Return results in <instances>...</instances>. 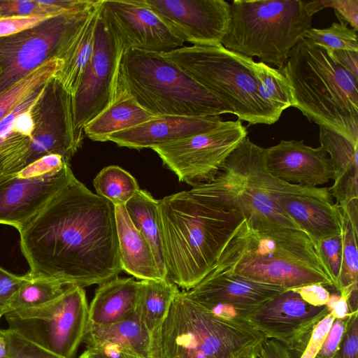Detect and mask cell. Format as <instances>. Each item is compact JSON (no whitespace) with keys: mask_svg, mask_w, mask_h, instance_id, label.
Wrapping results in <instances>:
<instances>
[{"mask_svg":"<svg viewBox=\"0 0 358 358\" xmlns=\"http://www.w3.org/2000/svg\"><path fill=\"white\" fill-rule=\"evenodd\" d=\"M267 338L252 320L216 316L179 290L152 334L153 352L155 358H238Z\"/></svg>","mask_w":358,"mask_h":358,"instance_id":"obj_6","label":"cell"},{"mask_svg":"<svg viewBox=\"0 0 358 358\" xmlns=\"http://www.w3.org/2000/svg\"><path fill=\"white\" fill-rule=\"evenodd\" d=\"M179 291L176 285L167 280H141L134 313L150 334L162 324L172 301Z\"/></svg>","mask_w":358,"mask_h":358,"instance_id":"obj_29","label":"cell"},{"mask_svg":"<svg viewBox=\"0 0 358 358\" xmlns=\"http://www.w3.org/2000/svg\"><path fill=\"white\" fill-rule=\"evenodd\" d=\"M250 124H272L279 120L264 100L258 62L222 44L182 46L162 53Z\"/></svg>","mask_w":358,"mask_h":358,"instance_id":"obj_9","label":"cell"},{"mask_svg":"<svg viewBox=\"0 0 358 358\" xmlns=\"http://www.w3.org/2000/svg\"><path fill=\"white\" fill-rule=\"evenodd\" d=\"M123 52L118 37L101 9L93 53L72 96L74 127L80 136L83 137L84 127L113 101Z\"/></svg>","mask_w":358,"mask_h":358,"instance_id":"obj_14","label":"cell"},{"mask_svg":"<svg viewBox=\"0 0 358 358\" xmlns=\"http://www.w3.org/2000/svg\"><path fill=\"white\" fill-rule=\"evenodd\" d=\"M189 192L202 200L240 212L250 227L259 230H301L280 208L281 196L306 195L332 201L329 188L290 184L271 175L266 167L265 148L248 136L227 157L213 180Z\"/></svg>","mask_w":358,"mask_h":358,"instance_id":"obj_4","label":"cell"},{"mask_svg":"<svg viewBox=\"0 0 358 358\" xmlns=\"http://www.w3.org/2000/svg\"><path fill=\"white\" fill-rule=\"evenodd\" d=\"M286 290L234 274L210 272L186 292L204 307L226 305L234 310L238 318L251 320L266 303Z\"/></svg>","mask_w":358,"mask_h":358,"instance_id":"obj_19","label":"cell"},{"mask_svg":"<svg viewBox=\"0 0 358 358\" xmlns=\"http://www.w3.org/2000/svg\"><path fill=\"white\" fill-rule=\"evenodd\" d=\"M296 292L308 303L315 306H324L330 293L325 287L319 283H313L291 289Z\"/></svg>","mask_w":358,"mask_h":358,"instance_id":"obj_46","label":"cell"},{"mask_svg":"<svg viewBox=\"0 0 358 358\" xmlns=\"http://www.w3.org/2000/svg\"><path fill=\"white\" fill-rule=\"evenodd\" d=\"M351 315L345 319L334 320L320 350L315 358L334 357L346 330Z\"/></svg>","mask_w":358,"mask_h":358,"instance_id":"obj_43","label":"cell"},{"mask_svg":"<svg viewBox=\"0 0 358 358\" xmlns=\"http://www.w3.org/2000/svg\"><path fill=\"white\" fill-rule=\"evenodd\" d=\"M261 348L258 350L245 354L238 358H262L261 355Z\"/></svg>","mask_w":358,"mask_h":358,"instance_id":"obj_53","label":"cell"},{"mask_svg":"<svg viewBox=\"0 0 358 358\" xmlns=\"http://www.w3.org/2000/svg\"><path fill=\"white\" fill-rule=\"evenodd\" d=\"M340 208L343 217L351 224L352 229L358 232V199L350 201Z\"/></svg>","mask_w":358,"mask_h":358,"instance_id":"obj_51","label":"cell"},{"mask_svg":"<svg viewBox=\"0 0 358 358\" xmlns=\"http://www.w3.org/2000/svg\"><path fill=\"white\" fill-rule=\"evenodd\" d=\"M159 205V200L139 189L125 204V208L135 227L150 243L162 277L169 279Z\"/></svg>","mask_w":358,"mask_h":358,"instance_id":"obj_28","label":"cell"},{"mask_svg":"<svg viewBox=\"0 0 358 358\" xmlns=\"http://www.w3.org/2000/svg\"><path fill=\"white\" fill-rule=\"evenodd\" d=\"M248 134L241 120L152 148L179 181L193 187L213 180L229 154Z\"/></svg>","mask_w":358,"mask_h":358,"instance_id":"obj_12","label":"cell"},{"mask_svg":"<svg viewBox=\"0 0 358 358\" xmlns=\"http://www.w3.org/2000/svg\"><path fill=\"white\" fill-rule=\"evenodd\" d=\"M265 164L271 175L290 184L317 187L334 178L328 154L303 141L282 140L265 148Z\"/></svg>","mask_w":358,"mask_h":358,"instance_id":"obj_20","label":"cell"},{"mask_svg":"<svg viewBox=\"0 0 358 358\" xmlns=\"http://www.w3.org/2000/svg\"><path fill=\"white\" fill-rule=\"evenodd\" d=\"M320 257L328 269L338 289L343 256V235L341 234L323 239L317 243Z\"/></svg>","mask_w":358,"mask_h":358,"instance_id":"obj_39","label":"cell"},{"mask_svg":"<svg viewBox=\"0 0 358 358\" xmlns=\"http://www.w3.org/2000/svg\"><path fill=\"white\" fill-rule=\"evenodd\" d=\"M334 317L329 313L315 326L307 345L300 358H315L320 350L334 321Z\"/></svg>","mask_w":358,"mask_h":358,"instance_id":"obj_44","label":"cell"},{"mask_svg":"<svg viewBox=\"0 0 358 358\" xmlns=\"http://www.w3.org/2000/svg\"><path fill=\"white\" fill-rule=\"evenodd\" d=\"M31 278L13 274L0 266V319L8 311L9 304L17 291Z\"/></svg>","mask_w":358,"mask_h":358,"instance_id":"obj_40","label":"cell"},{"mask_svg":"<svg viewBox=\"0 0 358 358\" xmlns=\"http://www.w3.org/2000/svg\"><path fill=\"white\" fill-rule=\"evenodd\" d=\"M63 60L52 57L0 94V122L35 91L55 78Z\"/></svg>","mask_w":358,"mask_h":358,"instance_id":"obj_30","label":"cell"},{"mask_svg":"<svg viewBox=\"0 0 358 358\" xmlns=\"http://www.w3.org/2000/svg\"><path fill=\"white\" fill-rule=\"evenodd\" d=\"M0 333L6 343V358H62L34 344L9 328L0 329Z\"/></svg>","mask_w":358,"mask_h":358,"instance_id":"obj_37","label":"cell"},{"mask_svg":"<svg viewBox=\"0 0 358 358\" xmlns=\"http://www.w3.org/2000/svg\"><path fill=\"white\" fill-rule=\"evenodd\" d=\"M146 4L184 43L221 45L230 20L224 0H145Z\"/></svg>","mask_w":358,"mask_h":358,"instance_id":"obj_17","label":"cell"},{"mask_svg":"<svg viewBox=\"0 0 358 358\" xmlns=\"http://www.w3.org/2000/svg\"><path fill=\"white\" fill-rule=\"evenodd\" d=\"M101 14L115 32L124 52L166 53L184 45L145 0H102Z\"/></svg>","mask_w":358,"mask_h":358,"instance_id":"obj_16","label":"cell"},{"mask_svg":"<svg viewBox=\"0 0 358 358\" xmlns=\"http://www.w3.org/2000/svg\"><path fill=\"white\" fill-rule=\"evenodd\" d=\"M342 235L343 256L337 289L338 292L341 289L357 285L358 277V232L352 229L344 217Z\"/></svg>","mask_w":358,"mask_h":358,"instance_id":"obj_36","label":"cell"},{"mask_svg":"<svg viewBox=\"0 0 358 358\" xmlns=\"http://www.w3.org/2000/svg\"><path fill=\"white\" fill-rule=\"evenodd\" d=\"M139 281L131 278H114L101 285L89 306V322L108 325L134 313Z\"/></svg>","mask_w":358,"mask_h":358,"instance_id":"obj_25","label":"cell"},{"mask_svg":"<svg viewBox=\"0 0 358 358\" xmlns=\"http://www.w3.org/2000/svg\"><path fill=\"white\" fill-rule=\"evenodd\" d=\"M74 176L61 156H45L0 180V224L17 230L34 218Z\"/></svg>","mask_w":358,"mask_h":358,"instance_id":"obj_13","label":"cell"},{"mask_svg":"<svg viewBox=\"0 0 358 358\" xmlns=\"http://www.w3.org/2000/svg\"><path fill=\"white\" fill-rule=\"evenodd\" d=\"M4 316L9 329L62 358H74L90 324L85 291L78 286H69L48 303Z\"/></svg>","mask_w":358,"mask_h":358,"instance_id":"obj_10","label":"cell"},{"mask_svg":"<svg viewBox=\"0 0 358 358\" xmlns=\"http://www.w3.org/2000/svg\"><path fill=\"white\" fill-rule=\"evenodd\" d=\"M352 287V286L341 289L339 291V294H332L329 295L325 306L329 313H331L335 319H345L350 316L352 313L350 312L349 309L348 298Z\"/></svg>","mask_w":358,"mask_h":358,"instance_id":"obj_47","label":"cell"},{"mask_svg":"<svg viewBox=\"0 0 358 358\" xmlns=\"http://www.w3.org/2000/svg\"><path fill=\"white\" fill-rule=\"evenodd\" d=\"M99 1L89 8L62 14L31 29L0 37V94L48 59L59 58Z\"/></svg>","mask_w":358,"mask_h":358,"instance_id":"obj_11","label":"cell"},{"mask_svg":"<svg viewBox=\"0 0 358 358\" xmlns=\"http://www.w3.org/2000/svg\"><path fill=\"white\" fill-rule=\"evenodd\" d=\"M7 348L4 337L0 333V358H6Z\"/></svg>","mask_w":358,"mask_h":358,"instance_id":"obj_52","label":"cell"},{"mask_svg":"<svg viewBox=\"0 0 358 358\" xmlns=\"http://www.w3.org/2000/svg\"><path fill=\"white\" fill-rule=\"evenodd\" d=\"M159 208L168 278L189 291L211 271L244 217L189 191L164 197Z\"/></svg>","mask_w":358,"mask_h":358,"instance_id":"obj_3","label":"cell"},{"mask_svg":"<svg viewBox=\"0 0 358 358\" xmlns=\"http://www.w3.org/2000/svg\"><path fill=\"white\" fill-rule=\"evenodd\" d=\"M258 76L262 83L264 100L280 117L282 112L292 106V96L287 80L279 69L258 62Z\"/></svg>","mask_w":358,"mask_h":358,"instance_id":"obj_34","label":"cell"},{"mask_svg":"<svg viewBox=\"0 0 358 358\" xmlns=\"http://www.w3.org/2000/svg\"><path fill=\"white\" fill-rule=\"evenodd\" d=\"M262 358H292L289 351L279 342L267 338L262 345Z\"/></svg>","mask_w":358,"mask_h":358,"instance_id":"obj_50","label":"cell"},{"mask_svg":"<svg viewBox=\"0 0 358 358\" xmlns=\"http://www.w3.org/2000/svg\"><path fill=\"white\" fill-rule=\"evenodd\" d=\"M323 8L331 7L339 21L358 30V0H322Z\"/></svg>","mask_w":358,"mask_h":358,"instance_id":"obj_45","label":"cell"},{"mask_svg":"<svg viewBox=\"0 0 358 358\" xmlns=\"http://www.w3.org/2000/svg\"><path fill=\"white\" fill-rule=\"evenodd\" d=\"M119 84L156 116H213L231 109L162 53L123 52Z\"/></svg>","mask_w":358,"mask_h":358,"instance_id":"obj_8","label":"cell"},{"mask_svg":"<svg viewBox=\"0 0 358 358\" xmlns=\"http://www.w3.org/2000/svg\"><path fill=\"white\" fill-rule=\"evenodd\" d=\"M71 12L74 11L54 7L41 0H0V18L34 14H64Z\"/></svg>","mask_w":358,"mask_h":358,"instance_id":"obj_38","label":"cell"},{"mask_svg":"<svg viewBox=\"0 0 358 358\" xmlns=\"http://www.w3.org/2000/svg\"><path fill=\"white\" fill-rule=\"evenodd\" d=\"M155 116L119 84L112 103L84 127L83 132L92 141L105 142L110 135L139 125Z\"/></svg>","mask_w":358,"mask_h":358,"instance_id":"obj_26","label":"cell"},{"mask_svg":"<svg viewBox=\"0 0 358 358\" xmlns=\"http://www.w3.org/2000/svg\"><path fill=\"white\" fill-rule=\"evenodd\" d=\"M318 10L317 0H234L222 45L281 69Z\"/></svg>","mask_w":358,"mask_h":358,"instance_id":"obj_7","label":"cell"},{"mask_svg":"<svg viewBox=\"0 0 358 358\" xmlns=\"http://www.w3.org/2000/svg\"><path fill=\"white\" fill-rule=\"evenodd\" d=\"M79 358H143L113 346L87 348Z\"/></svg>","mask_w":358,"mask_h":358,"instance_id":"obj_48","label":"cell"},{"mask_svg":"<svg viewBox=\"0 0 358 358\" xmlns=\"http://www.w3.org/2000/svg\"><path fill=\"white\" fill-rule=\"evenodd\" d=\"M62 14H34L0 18V37L13 35L34 27Z\"/></svg>","mask_w":358,"mask_h":358,"instance_id":"obj_41","label":"cell"},{"mask_svg":"<svg viewBox=\"0 0 358 358\" xmlns=\"http://www.w3.org/2000/svg\"><path fill=\"white\" fill-rule=\"evenodd\" d=\"M96 194L115 206L125 204L139 189L136 180L118 166L103 168L93 181Z\"/></svg>","mask_w":358,"mask_h":358,"instance_id":"obj_31","label":"cell"},{"mask_svg":"<svg viewBox=\"0 0 358 358\" xmlns=\"http://www.w3.org/2000/svg\"><path fill=\"white\" fill-rule=\"evenodd\" d=\"M84 341L87 348L113 346L143 358H155L152 334L135 313L108 325L89 324Z\"/></svg>","mask_w":358,"mask_h":358,"instance_id":"obj_24","label":"cell"},{"mask_svg":"<svg viewBox=\"0 0 358 358\" xmlns=\"http://www.w3.org/2000/svg\"><path fill=\"white\" fill-rule=\"evenodd\" d=\"M303 37L330 50L358 51L357 31L348 28L347 23L343 21H340V23L333 22L328 28L311 27Z\"/></svg>","mask_w":358,"mask_h":358,"instance_id":"obj_35","label":"cell"},{"mask_svg":"<svg viewBox=\"0 0 358 358\" xmlns=\"http://www.w3.org/2000/svg\"><path fill=\"white\" fill-rule=\"evenodd\" d=\"M101 2L102 0H99L91 15L70 38L59 56L63 60V66L55 78L71 96L75 94L93 53Z\"/></svg>","mask_w":358,"mask_h":358,"instance_id":"obj_27","label":"cell"},{"mask_svg":"<svg viewBox=\"0 0 358 358\" xmlns=\"http://www.w3.org/2000/svg\"><path fill=\"white\" fill-rule=\"evenodd\" d=\"M334 358H358V312L352 313Z\"/></svg>","mask_w":358,"mask_h":358,"instance_id":"obj_42","label":"cell"},{"mask_svg":"<svg viewBox=\"0 0 358 358\" xmlns=\"http://www.w3.org/2000/svg\"><path fill=\"white\" fill-rule=\"evenodd\" d=\"M115 222L122 271L141 280L164 279L152 248L132 223L125 206H115Z\"/></svg>","mask_w":358,"mask_h":358,"instance_id":"obj_23","label":"cell"},{"mask_svg":"<svg viewBox=\"0 0 358 358\" xmlns=\"http://www.w3.org/2000/svg\"><path fill=\"white\" fill-rule=\"evenodd\" d=\"M331 52L336 62L358 79V51L334 50Z\"/></svg>","mask_w":358,"mask_h":358,"instance_id":"obj_49","label":"cell"},{"mask_svg":"<svg viewBox=\"0 0 358 358\" xmlns=\"http://www.w3.org/2000/svg\"><path fill=\"white\" fill-rule=\"evenodd\" d=\"M279 70L289 86L292 107L309 121L358 143V79L330 50L303 37Z\"/></svg>","mask_w":358,"mask_h":358,"instance_id":"obj_5","label":"cell"},{"mask_svg":"<svg viewBox=\"0 0 358 358\" xmlns=\"http://www.w3.org/2000/svg\"><path fill=\"white\" fill-rule=\"evenodd\" d=\"M210 272L234 274L287 290L313 283L334 287L317 244L304 231L259 230L245 219Z\"/></svg>","mask_w":358,"mask_h":358,"instance_id":"obj_2","label":"cell"},{"mask_svg":"<svg viewBox=\"0 0 358 358\" xmlns=\"http://www.w3.org/2000/svg\"><path fill=\"white\" fill-rule=\"evenodd\" d=\"M278 203L284 213L316 244L342 233V212L332 201L292 194L281 196Z\"/></svg>","mask_w":358,"mask_h":358,"instance_id":"obj_22","label":"cell"},{"mask_svg":"<svg viewBox=\"0 0 358 358\" xmlns=\"http://www.w3.org/2000/svg\"><path fill=\"white\" fill-rule=\"evenodd\" d=\"M319 128L320 147L329 155L334 171V180L344 174L358 172V143L324 127Z\"/></svg>","mask_w":358,"mask_h":358,"instance_id":"obj_32","label":"cell"},{"mask_svg":"<svg viewBox=\"0 0 358 358\" xmlns=\"http://www.w3.org/2000/svg\"><path fill=\"white\" fill-rule=\"evenodd\" d=\"M329 313L288 289L266 303L251 319L266 334L282 345L292 358H300L317 323Z\"/></svg>","mask_w":358,"mask_h":358,"instance_id":"obj_18","label":"cell"},{"mask_svg":"<svg viewBox=\"0 0 358 358\" xmlns=\"http://www.w3.org/2000/svg\"><path fill=\"white\" fill-rule=\"evenodd\" d=\"M18 231L31 276L84 287L122 271L115 206L75 176Z\"/></svg>","mask_w":358,"mask_h":358,"instance_id":"obj_1","label":"cell"},{"mask_svg":"<svg viewBox=\"0 0 358 358\" xmlns=\"http://www.w3.org/2000/svg\"><path fill=\"white\" fill-rule=\"evenodd\" d=\"M222 122L220 115H159L130 129L110 135L108 141L120 147L141 150L209 131Z\"/></svg>","mask_w":358,"mask_h":358,"instance_id":"obj_21","label":"cell"},{"mask_svg":"<svg viewBox=\"0 0 358 358\" xmlns=\"http://www.w3.org/2000/svg\"><path fill=\"white\" fill-rule=\"evenodd\" d=\"M31 113L34 129L29 165L50 155H59L69 163L80 148L83 137L75 129L72 96L55 77L45 85Z\"/></svg>","mask_w":358,"mask_h":358,"instance_id":"obj_15","label":"cell"},{"mask_svg":"<svg viewBox=\"0 0 358 358\" xmlns=\"http://www.w3.org/2000/svg\"><path fill=\"white\" fill-rule=\"evenodd\" d=\"M69 287L52 278L31 276L13 297L8 313L48 303L61 296Z\"/></svg>","mask_w":358,"mask_h":358,"instance_id":"obj_33","label":"cell"}]
</instances>
